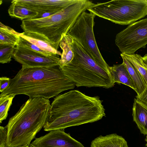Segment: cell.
<instances>
[{
	"label": "cell",
	"instance_id": "15",
	"mask_svg": "<svg viewBox=\"0 0 147 147\" xmlns=\"http://www.w3.org/2000/svg\"><path fill=\"white\" fill-rule=\"evenodd\" d=\"M123 63L125 64L132 80L136 88L137 96L142 94L147 88L141 74L135 66L121 53Z\"/></svg>",
	"mask_w": 147,
	"mask_h": 147
},
{
	"label": "cell",
	"instance_id": "12",
	"mask_svg": "<svg viewBox=\"0 0 147 147\" xmlns=\"http://www.w3.org/2000/svg\"><path fill=\"white\" fill-rule=\"evenodd\" d=\"M108 69L115 83L125 84L136 91L134 83L123 63L120 64L114 65L112 66H109Z\"/></svg>",
	"mask_w": 147,
	"mask_h": 147
},
{
	"label": "cell",
	"instance_id": "29",
	"mask_svg": "<svg viewBox=\"0 0 147 147\" xmlns=\"http://www.w3.org/2000/svg\"><path fill=\"white\" fill-rule=\"evenodd\" d=\"M14 147H29V145H24L21 146Z\"/></svg>",
	"mask_w": 147,
	"mask_h": 147
},
{
	"label": "cell",
	"instance_id": "10",
	"mask_svg": "<svg viewBox=\"0 0 147 147\" xmlns=\"http://www.w3.org/2000/svg\"><path fill=\"white\" fill-rule=\"evenodd\" d=\"M31 143L36 147H85L69 134L65 133L64 129L51 131L35 138Z\"/></svg>",
	"mask_w": 147,
	"mask_h": 147
},
{
	"label": "cell",
	"instance_id": "6",
	"mask_svg": "<svg viewBox=\"0 0 147 147\" xmlns=\"http://www.w3.org/2000/svg\"><path fill=\"white\" fill-rule=\"evenodd\" d=\"M87 10L115 24L130 25L147 15V0H113L94 4Z\"/></svg>",
	"mask_w": 147,
	"mask_h": 147
},
{
	"label": "cell",
	"instance_id": "11",
	"mask_svg": "<svg viewBox=\"0 0 147 147\" xmlns=\"http://www.w3.org/2000/svg\"><path fill=\"white\" fill-rule=\"evenodd\" d=\"M81 0H13L11 2L22 5L38 13H56Z\"/></svg>",
	"mask_w": 147,
	"mask_h": 147
},
{
	"label": "cell",
	"instance_id": "3",
	"mask_svg": "<svg viewBox=\"0 0 147 147\" xmlns=\"http://www.w3.org/2000/svg\"><path fill=\"white\" fill-rule=\"evenodd\" d=\"M94 4L90 1L81 0L48 17L22 20L20 26L26 35L44 41L58 50L63 37L79 16Z\"/></svg>",
	"mask_w": 147,
	"mask_h": 147
},
{
	"label": "cell",
	"instance_id": "20",
	"mask_svg": "<svg viewBox=\"0 0 147 147\" xmlns=\"http://www.w3.org/2000/svg\"><path fill=\"white\" fill-rule=\"evenodd\" d=\"M20 36L38 47L41 50L54 55L61 56V53L50 44L41 40L27 36L24 32L20 33Z\"/></svg>",
	"mask_w": 147,
	"mask_h": 147
},
{
	"label": "cell",
	"instance_id": "4",
	"mask_svg": "<svg viewBox=\"0 0 147 147\" xmlns=\"http://www.w3.org/2000/svg\"><path fill=\"white\" fill-rule=\"evenodd\" d=\"M51 107L49 99L40 97L29 98L23 104L7 125V147L30 145L45 124Z\"/></svg>",
	"mask_w": 147,
	"mask_h": 147
},
{
	"label": "cell",
	"instance_id": "18",
	"mask_svg": "<svg viewBox=\"0 0 147 147\" xmlns=\"http://www.w3.org/2000/svg\"><path fill=\"white\" fill-rule=\"evenodd\" d=\"M65 35L63 37L59 45L62 50L59 61V65L61 67L68 64L73 59L74 56V53L68 43Z\"/></svg>",
	"mask_w": 147,
	"mask_h": 147
},
{
	"label": "cell",
	"instance_id": "5",
	"mask_svg": "<svg viewBox=\"0 0 147 147\" xmlns=\"http://www.w3.org/2000/svg\"><path fill=\"white\" fill-rule=\"evenodd\" d=\"M66 36L74 56L68 64L60 67L65 75L77 87H113L115 83L110 74L98 65L79 43L67 34Z\"/></svg>",
	"mask_w": 147,
	"mask_h": 147
},
{
	"label": "cell",
	"instance_id": "27",
	"mask_svg": "<svg viewBox=\"0 0 147 147\" xmlns=\"http://www.w3.org/2000/svg\"><path fill=\"white\" fill-rule=\"evenodd\" d=\"M55 13H56L46 12L39 13H38L37 16L32 19H38L43 18L52 15Z\"/></svg>",
	"mask_w": 147,
	"mask_h": 147
},
{
	"label": "cell",
	"instance_id": "26",
	"mask_svg": "<svg viewBox=\"0 0 147 147\" xmlns=\"http://www.w3.org/2000/svg\"><path fill=\"white\" fill-rule=\"evenodd\" d=\"M136 97L138 101L147 107V88L142 94Z\"/></svg>",
	"mask_w": 147,
	"mask_h": 147
},
{
	"label": "cell",
	"instance_id": "30",
	"mask_svg": "<svg viewBox=\"0 0 147 147\" xmlns=\"http://www.w3.org/2000/svg\"><path fill=\"white\" fill-rule=\"evenodd\" d=\"M29 147H36L34 145L32 144L31 143L29 145Z\"/></svg>",
	"mask_w": 147,
	"mask_h": 147
},
{
	"label": "cell",
	"instance_id": "7",
	"mask_svg": "<svg viewBox=\"0 0 147 147\" xmlns=\"http://www.w3.org/2000/svg\"><path fill=\"white\" fill-rule=\"evenodd\" d=\"M95 16L91 12H82L67 34L79 43L98 65L110 74L109 65L101 54L95 37L93 28Z\"/></svg>",
	"mask_w": 147,
	"mask_h": 147
},
{
	"label": "cell",
	"instance_id": "2",
	"mask_svg": "<svg viewBox=\"0 0 147 147\" xmlns=\"http://www.w3.org/2000/svg\"><path fill=\"white\" fill-rule=\"evenodd\" d=\"M75 84L67 76L60 66L27 68L22 67L9 87L0 95L24 94L30 98L49 99L66 90L74 88Z\"/></svg>",
	"mask_w": 147,
	"mask_h": 147
},
{
	"label": "cell",
	"instance_id": "9",
	"mask_svg": "<svg viewBox=\"0 0 147 147\" xmlns=\"http://www.w3.org/2000/svg\"><path fill=\"white\" fill-rule=\"evenodd\" d=\"M27 68L49 67L59 65V55H54L47 56L17 45L12 57Z\"/></svg>",
	"mask_w": 147,
	"mask_h": 147
},
{
	"label": "cell",
	"instance_id": "31",
	"mask_svg": "<svg viewBox=\"0 0 147 147\" xmlns=\"http://www.w3.org/2000/svg\"><path fill=\"white\" fill-rule=\"evenodd\" d=\"M145 141L146 142V146H147V136L146 137V138L145 139Z\"/></svg>",
	"mask_w": 147,
	"mask_h": 147
},
{
	"label": "cell",
	"instance_id": "14",
	"mask_svg": "<svg viewBox=\"0 0 147 147\" xmlns=\"http://www.w3.org/2000/svg\"><path fill=\"white\" fill-rule=\"evenodd\" d=\"M133 119L141 133L147 135V107L135 98L132 108Z\"/></svg>",
	"mask_w": 147,
	"mask_h": 147
},
{
	"label": "cell",
	"instance_id": "23",
	"mask_svg": "<svg viewBox=\"0 0 147 147\" xmlns=\"http://www.w3.org/2000/svg\"><path fill=\"white\" fill-rule=\"evenodd\" d=\"M17 45L25 47L33 51L38 53L46 56H49L54 55L41 50L37 46L20 36Z\"/></svg>",
	"mask_w": 147,
	"mask_h": 147
},
{
	"label": "cell",
	"instance_id": "17",
	"mask_svg": "<svg viewBox=\"0 0 147 147\" xmlns=\"http://www.w3.org/2000/svg\"><path fill=\"white\" fill-rule=\"evenodd\" d=\"M20 33L0 22V44L16 46L19 41Z\"/></svg>",
	"mask_w": 147,
	"mask_h": 147
},
{
	"label": "cell",
	"instance_id": "8",
	"mask_svg": "<svg viewBox=\"0 0 147 147\" xmlns=\"http://www.w3.org/2000/svg\"><path fill=\"white\" fill-rule=\"evenodd\" d=\"M115 42L121 53L130 55L147 44V18L135 22L118 33Z\"/></svg>",
	"mask_w": 147,
	"mask_h": 147
},
{
	"label": "cell",
	"instance_id": "16",
	"mask_svg": "<svg viewBox=\"0 0 147 147\" xmlns=\"http://www.w3.org/2000/svg\"><path fill=\"white\" fill-rule=\"evenodd\" d=\"M8 9V13L12 18L21 20L33 18L38 13L24 6L11 2Z\"/></svg>",
	"mask_w": 147,
	"mask_h": 147
},
{
	"label": "cell",
	"instance_id": "28",
	"mask_svg": "<svg viewBox=\"0 0 147 147\" xmlns=\"http://www.w3.org/2000/svg\"><path fill=\"white\" fill-rule=\"evenodd\" d=\"M142 59L143 62L147 67V54L142 57Z\"/></svg>",
	"mask_w": 147,
	"mask_h": 147
},
{
	"label": "cell",
	"instance_id": "1",
	"mask_svg": "<svg viewBox=\"0 0 147 147\" xmlns=\"http://www.w3.org/2000/svg\"><path fill=\"white\" fill-rule=\"evenodd\" d=\"M103 100L77 90L60 94L54 98L43 128L46 131L96 122L105 116Z\"/></svg>",
	"mask_w": 147,
	"mask_h": 147
},
{
	"label": "cell",
	"instance_id": "25",
	"mask_svg": "<svg viewBox=\"0 0 147 147\" xmlns=\"http://www.w3.org/2000/svg\"><path fill=\"white\" fill-rule=\"evenodd\" d=\"M10 79L6 77H1L0 78V92H3L9 86Z\"/></svg>",
	"mask_w": 147,
	"mask_h": 147
},
{
	"label": "cell",
	"instance_id": "22",
	"mask_svg": "<svg viewBox=\"0 0 147 147\" xmlns=\"http://www.w3.org/2000/svg\"><path fill=\"white\" fill-rule=\"evenodd\" d=\"M16 46L12 45L0 44V63L4 64L11 60Z\"/></svg>",
	"mask_w": 147,
	"mask_h": 147
},
{
	"label": "cell",
	"instance_id": "21",
	"mask_svg": "<svg viewBox=\"0 0 147 147\" xmlns=\"http://www.w3.org/2000/svg\"><path fill=\"white\" fill-rule=\"evenodd\" d=\"M15 96L13 95H0V123L6 119L8 112L12 104Z\"/></svg>",
	"mask_w": 147,
	"mask_h": 147
},
{
	"label": "cell",
	"instance_id": "13",
	"mask_svg": "<svg viewBox=\"0 0 147 147\" xmlns=\"http://www.w3.org/2000/svg\"><path fill=\"white\" fill-rule=\"evenodd\" d=\"M90 147H128L127 143L121 136L112 134L100 135L93 140Z\"/></svg>",
	"mask_w": 147,
	"mask_h": 147
},
{
	"label": "cell",
	"instance_id": "19",
	"mask_svg": "<svg viewBox=\"0 0 147 147\" xmlns=\"http://www.w3.org/2000/svg\"><path fill=\"white\" fill-rule=\"evenodd\" d=\"M123 54L139 72L147 87V67L143 62L142 57L140 55L137 54Z\"/></svg>",
	"mask_w": 147,
	"mask_h": 147
},
{
	"label": "cell",
	"instance_id": "24",
	"mask_svg": "<svg viewBox=\"0 0 147 147\" xmlns=\"http://www.w3.org/2000/svg\"><path fill=\"white\" fill-rule=\"evenodd\" d=\"M0 147H7L8 128L7 125L0 126Z\"/></svg>",
	"mask_w": 147,
	"mask_h": 147
}]
</instances>
